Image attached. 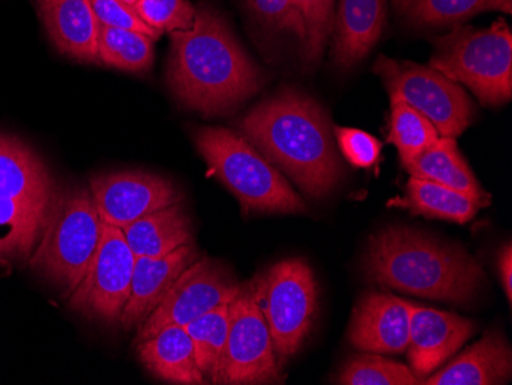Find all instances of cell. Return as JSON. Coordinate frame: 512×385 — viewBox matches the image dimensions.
I'll return each instance as SVG.
<instances>
[{"label":"cell","mask_w":512,"mask_h":385,"mask_svg":"<svg viewBox=\"0 0 512 385\" xmlns=\"http://www.w3.org/2000/svg\"><path fill=\"white\" fill-rule=\"evenodd\" d=\"M512 375L511 346L499 330H490L457 356L451 364L424 379L427 385H497L506 384Z\"/></svg>","instance_id":"18"},{"label":"cell","mask_w":512,"mask_h":385,"mask_svg":"<svg viewBox=\"0 0 512 385\" xmlns=\"http://www.w3.org/2000/svg\"><path fill=\"white\" fill-rule=\"evenodd\" d=\"M476 332L468 318L411 304L408 359L419 381L433 375Z\"/></svg>","instance_id":"13"},{"label":"cell","mask_w":512,"mask_h":385,"mask_svg":"<svg viewBox=\"0 0 512 385\" xmlns=\"http://www.w3.org/2000/svg\"><path fill=\"white\" fill-rule=\"evenodd\" d=\"M390 140L399 151L402 166L436 142L440 135L433 123L408 105L398 94H390Z\"/></svg>","instance_id":"28"},{"label":"cell","mask_w":512,"mask_h":385,"mask_svg":"<svg viewBox=\"0 0 512 385\" xmlns=\"http://www.w3.org/2000/svg\"><path fill=\"white\" fill-rule=\"evenodd\" d=\"M499 275L505 289L509 303L512 298V247L511 243L505 244L499 254Z\"/></svg>","instance_id":"35"},{"label":"cell","mask_w":512,"mask_h":385,"mask_svg":"<svg viewBox=\"0 0 512 385\" xmlns=\"http://www.w3.org/2000/svg\"><path fill=\"white\" fill-rule=\"evenodd\" d=\"M373 73L381 77L388 94H398L427 117L440 137L456 139L476 117V106L465 89L431 66L379 56Z\"/></svg>","instance_id":"8"},{"label":"cell","mask_w":512,"mask_h":385,"mask_svg":"<svg viewBox=\"0 0 512 385\" xmlns=\"http://www.w3.org/2000/svg\"><path fill=\"white\" fill-rule=\"evenodd\" d=\"M253 19L267 31L292 33L304 42L306 31L295 0H246Z\"/></svg>","instance_id":"32"},{"label":"cell","mask_w":512,"mask_h":385,"mask_svg":"<svg viewBox=\"0 0 512 385\" xmlns=\"http://www.w3.org/2000/svg\"><path fill=\"white\" fill-rule=\"evenodd\" d=\"M135 346L140 362L155 378L169 384H207L195 361L194 343L186 327H165Z\"/></svg>","instance_id":"20"},{"label":"cell","mask_w":512,"mask_h":385,"mask_svg":"<svg viewBox=\"0 0 512 385\" xmlns=\"http://www.w3.org/2000/svg\"><path fill=\"white\" fill-rule=\"evenodd\" d=\"M53 177L39 155L16 137L0 135V198L50 206Z\"/></svg>","instance_id":"19"},{"label":"cell","mask_w":512,"mask_h":385,"mask_svg":"<svg viewBox=\"0 0 512 385\" xmlns=\"http://www.w3.org/2000/svg\"><path fill=\"white\" fill-rule=\"evenodd\" d=\"M99 62L129 73H145L154 63V39L138 31L100 25Z\"/></svg>","instance_id":"27"},{"label":"cell","mask_w":512,"mask_h":385,"mask_svg":"<svg viewBox=\"0 0 512 385\" xmlns=\"http://www.w3.org/2000/svg\"><path fill=\"white\" fill-rule=\"evenodd\" d=\"M250 284L283 366L298 353L312 329L318 307L315 274L306 261L289 258L273 264Z\"/></svg>","instance_id":"7"},{"label":"cell","mask_w":512,"mask_h":385,"mask_svg":"<svg viewBox=\"0 0 512 385\" xmlns=\"http://www.w3.org/2000/svg\"><path fill=\"white\" fill-rule=\"evenodd\" d=\"M387 0H341L333 22V62L341 70L358 65L384 33Z\"/></svg>","instance_id":"17"},{"label":"cell","mask_w":512,"mask_h":385,"mask_svg":"<svg viewBox=\"0 0 512 385\" xmlns=\"http://www.w3.org/2000/svg\"><path fill=\"white\" fill-rule=\"evenodd\" d=\"M48 208L0 198V258H27L33 252Z\"/></svg>","instance_id":"24"},{"label":"cell","mask_w":512,"mask_h":385,"mask_svg":"<svg viewBox=\"0 0 512 385\" xmlns=\"http://www.w3.org/2000/svg\"><path fill=\"white\" fill-rule=\"evenodd\" d=\"M36 7L60 53L79 62L100 63V24L91 0H36Z\"/></svg>","instance_id":"16"},{"label":"cell","mask_w":512,"mask_h":385,"mask_svg":"<svg viewBox=\"0 0 512 385\" xmlns=\"http://www.w3.org/2000/svg\"><path fill=\"white\" fill-rule=\"evenodd\" d=\"M168 83L186 108L214 117L255 96L264 76L227 20L201 2L192 27L172 33Z\"/></svg>","instance_id":"1"},{"label":"cell","mask_w":512,"mask_h":385,"mask_svg":"<svg viewBox=\"0 0 512 385\" xmlns=\"http://www.w3.org/2000/svg\"><path fill=\"white\" fill-rule=\"evenodd\" d=\"M281 366L272 335L260 307L253 298L252 284H241L230 303L229 335L217 384H281Z\"/></svg>","instance_id":"9"},{"label":"cell","mask_w":512,"mask_h":385,"mask_svg":"<svg viewBox=\"0 0 512 385\" xmlns=\"http://www.w3.org/2000/svg\"><path fill=\"white\" fill-rule=\"evenodd\" d=\"M335 139L342 155L356 168L378 165L382 145L376 137L355 128H335Z\"/></svg>","instance_id":"33"},{"label":"cell","mask_w":512,"mask_h":385,"mask_svg":"<svg viewBox=\"0 0 512 385\" xmlns=\"http://www.w3.org/2000/svg\"><path fill=\"white\" fill-rule=\"evenodd\" d=\"M102 229L89 188L69 186L56 191L31 267L69 297L96 254Z\"/></svg>","instance_id":"5"},{"label":"cell","mask_w":512,"mask_h":385,"mask_svg":"<svg viewBox=\"0 0 512 385\" xmlns=\"http://www.w3.org/2000/svg\"><path fill=\"white\" fill-rule=\"evenodd\" d=\"M433 45L431 68L470 88L482 105L500 106L511 100L512 33L505 20L486 30L454 25Z\"/></svg>","instance_id":"6"},{"label":"cell","mask_w":512,"mask_h":385,"mask_svg":"<svg viewBox=\"0 0 512 385\" xmlns=\"http://www.w3.org/2000/svg\"><path fill=\"white\" fill-rule=\"evenodd\" d=\"M230 303L215 307L186 326L194 343L195 361L209 384H217L229 335Z\"/></svg>","instance_id":"26"},{"label":"cell","mask_w":512,"mask_h":385,"mask_svg":"<svg viewBox=\"0 0 512 385\" xmlns=\"http://www.w3.org/2000/svg\"><path fill=\"white\" fill-rule=\"evenodd\" d=\"M135 257H165L194 243L191 218L181 203L151 212L122 229Z\"/></svg>","instance_id":"22"},{"label":"cell","mask_w":512,"mask_h":385,"mask_svg":"<svg viewBox=\"0 0 512 385\" xmlns=\"http://www.w3.org/2000/svg\"><path fill=\"white\" fill-rule=\"evenodd\" d=\"M295 5L306 31L302 54L307 65H315L321 60L333 31L335 0H295Z\"/></svg>","instance_id":"30"},{"label":"cell","mask_w":512,"mask_h":385,"mask_svg":"<svg viewBox=\"0 0 512 385\" xmlns=\"http://www.w3.org/2000/svg\"><path fill=\"white\" fill-rule=\"evenodd\" d=\"M238 129L310 197L329 195L341 180V158L329 116L299 89H279L250 109Z\"/></svg>","instance_id":"2"},{"label":"cell","mask_w":512,"mask_h":385,"mask_svg":"<svg viewBox=\"0 0 512 385\" xmlns=\"http://www.w3.org/2000/svg\"><path fill=\"white\" fill-rule=\"evenodd\" d=\"M134 264L135 255L126 243L122 229L103 224L96 254L69 295V306L89 320L120 323L131 295Z\"/></svg>","instance_id":"11"},{"label":"cell","mask_w":512,"mask_h":385,"mask_svg":"<svg viewBox=\"0 0 512 385\" xmlns=\"http://www.w3.org/2000/svg\"><path fill=\"white\" fill-rule=\"evenodd\" d=\"M402 0H393L394 7H396V10H398L399 7H401Z\"/></svg>","instance_id":"37"},{"label":"cell","mask_w":512,"mask_h":385,"mask_svg":"<svg viewBox=\"0 0 512 385\" xmlns=\"http://www.w3.org/2000/svg\"><path fill=\"white\" fill-rule=\"evenodd\" d=\"M399 13L416 27L444 28L486 11L512 13V0H402Z\"/></svg>","instance_id":"25"},{"label":"cell","mask_w":512,"mask_h":385,"mask_svg":"<svg viewBox=\"0 0 512 385\" xmlns=\"http://www.w3.org/2000/svg\"><path fill=\"white\" fill-rule=\"evenodd\" d=\"M344 385H414L421 381L404 364L376 355L355 356L342 367L336 378Z\"/></svg>","instance_id":"29"},{"label":"cell","mask_w":512,"mask_h":385,"mask_svg":"<svg viewBox=\"0 0 512 385\" xmlns=\"http://www.w3.org/2000/svg\"><path fill=\"white\" fill-rule=\"evenodd\" d=\"M138 17L158 34L186 31L195 20V8L188 0H138Z\"/></svg>","instance_id":"31"},{"label":"cell","mask_w":512,"mask_h":385,"mask_svg":"<svg viewBox=\"0 0 512 385\" xmlns=\"http://www.w3.org/2000/svg\"><path fill=\"white\" fill-rule=\"evenodd\" d=\"M404 168L411 177L434 181L462 192L482 203L483 208L491 203L490 195L483 191L479 181L474 177L453 137H439L436 142L431 143L421 154H417L404 165Z\"/></svg>","instance_id":"21"},{"label":"cell","mask_w":512,"mask_h":385,"mask_svg":"<svg viewBox=\"0 0 512 385\" xmlns=\"http://www.w3.org/2000/svg\"><path fill=\"white\" fill-rule=\"evenodd\" d=\"M411 303L387 293L370 292L353 312L348 338L367 353H402L408 347Z\"/></svg>","instance_id":"14"},{"label":"cell","mask_w":512,"mask_h":385,"mask_svg":"<svg viewBox=\"0 0 512 385\" xmlns=\"http://www.w3.org/2000/svg\"><path fill=\"white\" fill-rule=\"evenodd\" d=\"M195 260H198V251L194 243L184 244L165 257H135L131 295L120 316L123 329L140 326L163 300L178 275Z\"/></svg>","instance_id":"15"},{"label":"cell","mask_w":512,"mask_h":385,"mask_svg":"<svg viewBox=\"0 0 512 385\" xmlns=\"http://www.w3.org/2000/svg\"><path fill=\"white\" fill-rule=\"evenodd\" d=\"M390 205L407 208L413 215L442 218L459 224L468 223L483 208L482 203L462 192L414 177L408 180L407 197L391 201Z\"/></svg>","instance_id":"23"},{"label":"cell","mask_w":512,"mask_h":385,"mask_svg":"<svg viewBox=\"0 0 512 385\" xmlns=\"http://www.w3.org/2000/svg\"><path fill=\"white\" fill-rule=\"evenodd\" d=\"M194 143L211 174L240 201L244 214H306V203L281 171L243 135L226 128H198Z\"/></svg>","instance_id":"4"},{"label":"cell","mask_w":512,"mask_h":385,"mask_svg":"<svg viewBox=\"0 0 512 385\" xmlns=\"http://www.w3.org/2000/svg\"><path fill=\"white\" fill-rule=\"evenodd\" d=\"M122 2H125V4L129 5V7H135V5H137L138 0H122Z\"/></svg>","instance_id":"36"},{"label":"cell","mask_w":512,"mask_h":385,"mask_svg":"<svg viewBox=\"0 0 512 385\" xmlns=\"http://www.w3.org/2000/svg\"><path fill=\"white\" fill-rule=\"evenodd\" d=\"M365 274L401 292L470 304L482 289V266L462 247L402 226L381 229L368 240Z\"/></svg>","instance_id":"3"},{"label":"cell","mask_w":512,"mask_h":385,"mask_svg":"<svg viewBox=\"0 0 512 385\" xmlns=\"http://www.w3.org/2000/svg\"><path fill=\"white\" fill-rule=\"evenodd\" d=\"M89 191L103 224L123 229L138 218L181 203L171 181L148 172H111L89 180Z\"/></svg>","instance_id":"12"},{"label":"cell","mask_w":512,"mask_h":385,"mask_svg":"<svg viewBox=\"0 0 512 385\" xmlns=\"http://www.w3.org/2000/svg\"><path fill=\"white\" fill-rule=\"evenodd\" d=\"M92 10L102 27L120 28V30L138 31L158 39L160 34L138 17L134 7H129L122 0H91Z\"/></svg>","instance_id":"34"},{"label":"cell","mask_w":512,"mask_h":385,"mask_svg":"<svg viewBox=\"0 0 512 385\" xmlns=\"http://www.w3.org/2000/svg\"><path fill=\"white\" fill-rule=\"evenodd\" d=\"M241 284L229 267L214 258H198L178 275L163 300L138 326L135 344L169 326H188L215 307L232 303Z\"/></svg>","instance_id":"10"}]
</instances>
